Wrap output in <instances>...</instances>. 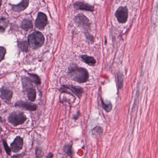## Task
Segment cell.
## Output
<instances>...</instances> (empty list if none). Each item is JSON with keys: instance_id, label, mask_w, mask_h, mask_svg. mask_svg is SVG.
<instances>
[{"instance_id": "obj_1", "label": "cell", "mask_w": 158, "mask_h": 158, "mask_svg": "<svg viewBox=\"0 0 158 158\" xmlns=\"http://www.w3.org/2000/svg\"><path fill=\"white\" fill-rule=\"evenodd\" d=\"M68 74L72 80L79 83H83L88 81L89 73L85 68L72 65L69 68Z\"/></svg>"}, {"instance_id": "obj_2", "label": "cell", "mask_w": 158, "mask_h": 158, "mask_svg": "<svg viewBox=\"0 0 158 158\" xmlns=\"http://www.w3.org/2000/svg\"><path fill=\"white\" fill-rule=\"evenodd\" d=\"M45 38L41 32H35L28 36V43L32 48L34 49L39 48L43 45Z\"/></svg>"}, {"instance_id": "obj_3", "label": "cell", "mask_w": 158, "mask_h": 158, "mask_svg": "<svg viewBox=\"0 0 158 158\" xmlns=\"http://www.w3.org/2000/svg\"><path fill=\"white\" fill-rule=\"evenodd\" d=\"M9 122L15 126L23 124L26 120V117L24 113L20 112H14L9 116Z\"/></svg>"}, {"instance_id": "obj_4", "label": "cell", "mask_w": 158, "mask_h": 158, "mask_svg": "<svg viewBox=\"0 0 158 158\" xmlns=\"http://www.w3.org/2000/svg\"><path fill=\"white\" fill-rule=\"evenodd\" d=\"M75 23L77 26L85 31H88L90 29L91 24L89 19L82 14H79L75 16L74 19Z\"/></svg>"}, {"instance_id": "obj_5", "label": "cell", "mask_w": 158, "mask_h": 158, "mask_svg": "<svg viewBox=\"0 0 158 158\" xmlns=\"http://www.w3.org/2000/svg\"><path fill=\"white\" fill-rule=\"evenodd\" d=\"M61 90L62 93L75 94L79 99L81 98L83 93V90L82 88L78 86L72 85L63 86Z\"/></svg>"}, {"instance_id": "obj_6", "label": "cell", "mask_w": 158, "mask_h": 158, "mask_svg": "<svg viewBox=\"0 0 158 158\" xmlns=\"http://www.w3.org/2000/svg\"><path fill=\"white\" fill-rule=\"evenodd\" d=\"M128 9L126 7H120L115 13L116 18L119 22L121 23L126 22L128 18Z\"/></svg>"}, {"instance_id": "obj_7", "label": "cell", "mask_w": 158, "mask_h": 158, "mask_svg": "<svg viewBox=\"0 0 158 158\" xmlns=\"http://www.w3.org/2000/svg\"><path fill=\"white\" fill-rule=\"evenodd\" d=\"M48 24V18L43 13H39L35 22L36 27L40 30H43Z\"/></svg>"}, {"instance_id": "obj_8", "label": "cell", "mask_w": 158, "mask_h": 158, "mask_svg": "<svg viewBox=\"0 0 158 158\" xmlns=\"http://www.w3.org/2000/svg\"><path fill=\"white\" fill-rule=\"evenodd\" d=\"M23 145V139L20 136H18L11 145V150L15 153L19 152L22 148Z\"/></svg>"}, {"instance_id": "obj_9", "label": "cell", "mask_w": 158, "mask_h": 158, "mask_svg": "<svg viewBox=\"0 0 158 158\" xmlns=\"http://www.w3.org/2000/svg\"><path fill=\"white\" fill-rule=\"evenodd\" d=\"M15 106L31 111H34L37 108V106L34 104L30 103L25 102L22 101H18L15 104Z\"/></svg>"}, {"instance_id": "obj_10", "label": "cell", "mask_w": 158, "mask_h": 158, "mask_svg": "<svg viewBox=\"0 0 158 158\" xmlns=\"http://www.w3.org/2000/svg\"><path fill=\"white\" fill-rule=\"evenodd\" d=\"M73 6L75 9L79 10H85L87 11L91 12L94 11V10L93 6L82 2H77L74 4Z\"/></svg>"}, {"instance_id": "obj_11", "label": "cell", "mask_w": 158, "mask_h": 158, "mask_svg": "<svg viewBox=\"0 0 158 158\" xmlns=\"http://www.w3.org/2000/svg\"><path fill=\"white\" fill-rule=\"evenodd\" d=\"M1 97L6 101L9 102L11 101L13 96V93L11 91L7 89L6 88H3L1 90Z\"/></svg>"}, {"instance_id": "obj_12", "label": "cell", "mask_w": 158, "mask_h": 158, "mask_svg": "<svg viewBox=\"0 0 158 158\" xmlns=\"http://www.w3.org/2000/svg\"><path fill=\"white\" fill-rule=\"evenodd\" d=\"M29 0H22L20 4L13 6V10L16 12H20L25 10L28 7Z\"/></svg>"}, {"instance_id": "obj_13", "label": "cell", "mask_w": 158, "mask_h": 158, "mask_svg": "<svg viewBox=\"0 0 158 158\" xmlns=\"http://www.w3.org/2000/svg\"><path fill=\"white\" fill-rule=\"evenodd\" d=\"M81 57L83 62L89 65L93 66L96 64V60L92 57H90V56H87L86 55H84L81 56Z\"/></svg>"}, {"instance_id": "obj_14", "label": "cell", "mask_w": 158, "mask_h": 158, "mask_svg": "<svg viewBox=\"0 0 158 158\" xmlns=\"http://www.w3.org/2000/svg\"><path fill=\"white\" fill-rule=\"evenodd\" d=\"M102 133H103V130L102 127L100 126H96L92 129V135L96 138H99L100 137H101L102 136Z\"/></svg>"}, {"instance_id": "obj_15", "label": "cell", "mask_w": 158, "mask_h": 158, "mask_svg": "<svg viewBox=\"0 0 158 158\" xmlns=\"http://www.w3.org/2000/svg\"><path fill=\"white\" fill-rule=\"evenodd\" d=\"M26 91L27 93V95L29 99L31 101H34L36 99V91L34 87L28 89V90Z\"/></svg>"}, {"instance_id": "obj_16", "label": "cell", "mask_w": 158, "mask_h": 158, "mask_svg": "<svg viewBox=\"0 0 158 158\" xmlns=\"http://www.w3.org/2000/svg\"><path fill=\"white\" fill-rule=\"evenodd\" d=\"M21 27L23 29L25 30H29L33 27L32 22L29 20H24L21 24Z\"/></svg>"}, {"instance_id": "obj_17", "label": "cell", "mask_w": 158, "mask_h": 158, "mask_svg": "<svg viewBox=\"0 0 158 158\" xmlns=\"http://www.w3.org/2000/svg\"><path fill=\"white\" fill-rule=\"evenodd\" d=\"M8 20L5 18L0 19V33L4 32L8 26Z\"/></svg>"}, {"instance_id": "obj_18", "label": "cell", "mask_w": 158, "mask_h": 158, "mask_svg": "<svg viewBox=\"0 0 158 158\" xmlns=\"http://www.w3.org/2000/svg\"><path fill=\"white\" fill-rule=\"evenodd\" d=\"M101 102L102 104V107L107 113H109L112 109V104L110 102L108 103H105L102 99H101Z\"/></svg>"}, {"instance_id": "obj_19", "label": "cell", "mask_w": 158, "mask_h": 158, "mask_svg": "<svg viewBox=\"0 0 158 158\" xmlns=\"http://www.w3.org/2000/svg\"><path fill=\"white\" fill-rule=\"evenodd\" d=\"M123 81H124V76L123 74L121 73L118 74L117 75V84L118 89L122 88L123 87Z\"/></svg>"}, {"instance_id": "obj_20", "label": "cell", "mask_w": 158, "mask_h": 158, "mask_svg": "<svg viewBox=\"0 0 158 158\" xmlns=\"http://www.w3.org/2000/svg\"><path fill=\"white\" fill-rule=\"evenodd\" d=\"M19 47L21 51L24 52H28V43L26 41L20 42L19 43Z\"/></svg>"}, {"instance_id": "obj_21", "label": "cell", "mask_w": 158, "mask_h": 158, "mask_svg": "<svg viewBox=\"0 0 158 158\" xmlns=\"http://www.w3.org/2000/svg\"><path fill=\"white\" fill-rule=\"evenodd\" d=\"M29 79L30 80H31L32 82H34V83H35L36 84H40V80L39 78V77L37 75L35 74H29Z\"/></svg>"}, {"instance_id": "obj_22", "label": "cell", "mask_w": 158, "mask_h": 158, "mask_svg": "<svg viewBox=\"0 0 158 158\" xmlns=\"http://www.w3.org/2000/svg\"><path fill=\"white\" fill-rule=\"evenodd\" d=\"M64 151L68 155L71 156V154H72L71 145L69 144L66 145L64 147Z\"/></svg>"}, {"instance_id": "obj_23", "label": "cell", "mask_w": 158, "mask_h": 158, "mask_svg": "<svg viewBox=\"0 0 158 158\" xmlns=\"http://www.w3.org/2000/svg\"><path fill=\"white\" fill-rule=\"evenodd\" d=\"M6 52V51L4 48L3 47H0V62L4 59Z\"/></svg>"}, {"instance_id": "obj_24", "label": "cell", "mask_w": 158, "mask_h": 158, "mask_svg": "<svg viewBox=\"0 0 158 158\" xmlns=\"http://www.w3.org/2000/svg\"><path fill=\"white\" fill-rule=\"evenodd\" d=\"M3 144L4 149H5V151H6L8 155H10V154H11V149L9 147L8 144H7V143L5 141H4V140H3Z\"/></svg>"}, {"instance_id": "obj_25", "label": "cell", "mask_w": 158, "mask_h": 158, "mask_svg": "<svg viewBox=\"0 0 158 158\" xmlns=\"http://www.w3.org/2000/svg\"><path fill=\"white\" fill-rule=\"evenodd\" d=\"M43 155V153L41 150V149L40 148H37L36 150V156L37 158H41L42 157Z\"/></svg>"}, {"instance_id": "obj_26", "label": "cell", "mask_w": 158, "mask_h": 158, "mask_svg": "<svg viewBox=\"0 0 158 158\" xmlns=\"http://www.w3.org/2000/svg\"><path fill=\"white\" fill-rule=\"evenodd\" d=\"M53 154L52 153H49L48 154V155L47 156L46 158H53Z\"/></svg>"}, {"instance_id": "obj_27", "label": "cell", "mask_w": 158, "mask_h": 158, "mask_svg": "<svg viewBox=\"0 0 158 158\" xmlns=\"http://www.w3.org/2000/svg\"><path fill=\"white\" fill-rule=\"evenodd\" d=\"M2 131V128H1V127L0 126V133H1V132Z\"/></svg>"}, {"instance_id": "obj_28", "label": "cell", "mask_w": 158, "mask_h": 158, "mask_svg": "<svg viewBox=\"0 0 158 158\" xmlns=\"http://www.w3.org/2000/svg\"><path fill=\"white\" fill-rule=\"evenodd\" d=\"M1 5V0H0V7Z\"/></svg>"}, {"instance_id": "obj_29", "label": "cell", "mask_w": 158, "mask_h": 158, "mask_svg": "<svg viewBox=\"0 0 158 158\" xmlns=\"http://www.w3.org/2000/svg\"><path fill=\"white\" fill-rule=\"evenodd\" d=\"M1 102H0V106H1Z\"/></svg>"}]
</instances>
